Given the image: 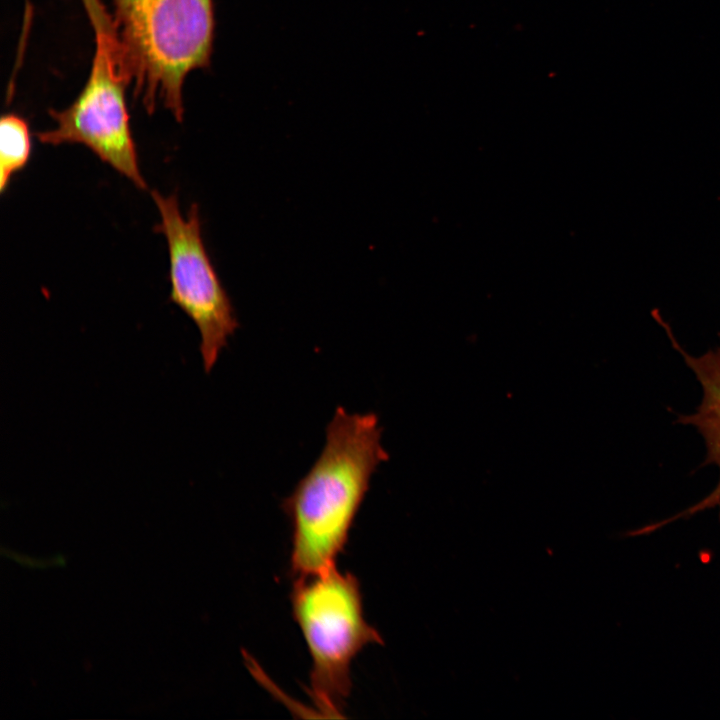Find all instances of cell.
Wrapping results in <instances>:
<instances>
[{
    "instance_id": "7",
    "label": "cell",
    "mask_w": 720,
    "mask_h": 720,
    "mask_svg": "<svg viewBox=\"0 0 720 720\" xmlns=\"http://www.w3.org/2000/svg\"><path fill=\"white\" fill-rule=\"evenodd\" d=\"M32 152L29 125L21 116L7 113L0 121V193L8 188L13 176L28 163Z\"/></svg>"
},
{
    "instance_id": "4",
    "label": "cell",
    "mask_w": 720,
    "mask_h": 720,
    "mask_svg": "<svg viewBox=\"0 0 720 720\" xmlns=\"http://www.w3.org/2000/svg\"><path fill=\"white\" fill-rule=\"evenodd\" d=\"M95 31V53L88 79L64 110H49L55 122L38 132L43 144H82L103 162L146 190L130 128L125 89L131 83L112 19L98 0L85 5Z\"/></svg>"
},
{
    "instance_id": "6",
    "label": "cell",
    "mask_w": 720,
    "mask_h": 720,
    "mask_svg": "<svg viewBox=\"0 0 720 720\" xmlns=\"http://www.w3.org/2000/svg\"><path fill=\"white\" fill-rule=\"evenodd\" d=\"M653 316L666 331L672 347L683 357L702 387V400L696 411L689 415H679L676 422L691 425L702 435L707 450L704 464L716 465L719 479L712 492L699 502L670 518L644 526L646 534L711 508H719L720 519V344L702 355L693 356L683 349L660 315L654 312Z\"/></svg>"
},
{
    "instance_id": "5",
    "label": "cell",
    "mask_w": 720,
    "mask_h": 720,
    "mask_svg": "<svg viewBox=\"0 0 720 720\" xmlns=\"http://www.w3.org/2000/svg\"><path fill=\"white\" fill-rule=\"evenodd\" d=\"M151 196L160 215L156 230L168 247L170 301L197 326L204 370L209 373L239 323L206 251L198 206L192 204L184 217L176 194L163 196L154 190Z\"/></svg>"
},
{
    "instance_id": "1",
    "label": "cell",
    "mask_w": 720,
    "mask_h": 720,
    "mask_svg": "<svg viewBox=\"0 0 720 720\" xmlns=\"http://www.w3.org/2000/svg\"><path fill=\"white\" fill-rule=\"evenodd\" d=\"M375 413H349L338 406L317 460L281 507L291 526L289 570L295 579L336 566L371 477L389 459Z\"/></svg>"
},
{
    "instance_id": "2",
    "label": "cell",
    "mask_w": 720,
    "mask_h": 720,
    "mask_svg": "<svg viewBox=\"0 0 720 720\" xmlns=\"http://www.w3.org/2000/svg\"><path fill=\"white\" fill-rule=\"evenodd\" d=\"M112 23L124 62L148 113L160 102L183 120V85L210 64L213 0H112Z\"/></svg>"
},
{
    "instance_id": "3",
    "label": "cell",
    "mask_w": 720,
    "mask_h": 720,
    "mask_svg": "<svg viewBox=\"0 0 720 720\" xmlns=\"http://www.w3.org/2000/svg\"><path fill=\"white\" fill-rule=\"evenodd\" d=\"M292 616L311 658L309 696L326 717H343L352 689L351 664L369 644H383L364 615L358 578L337 566L295 579Z\"/></svg>"
}]
</instances>
